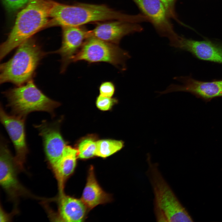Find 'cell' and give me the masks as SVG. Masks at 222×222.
Returning <instances> with one entry per match:
<instances>
[{
  "instance_id": "17",
  "label": "cell",
  "mask_w": 222,
  "mask_h": 222,
  "mask_svg": "<svg viewBox=\"0 0 222 222\" xmlns=\"http://www.w3.org/2000/svg\"><path fill=\"white\" fill-rule=\"evenodd\" d=\"M58 210L61 220L66 222H81L87 209L81 200L65 195H59Z\"/></svg>"
},
{
  "instance_id": "16",
  "label": "cell",
  "mask_w": 222,
  "mask_h": 222,
  "mask_svg": "<svg viewBox=\"0 0 222 222\" xmlns=\"http://www.w3.org/2000/svg\"><path fill=\"white\" fill-rule=\"evenodd\" d=\"M81 200L87 208L89 209L108 202L111 200L110 195L103 190L97 182L92 166H91L89 170Z\"/></svg>"
},
{
  "instance_id": "11",
  "label": "cell",
  "mask_w": 222,
  "mask_h": 222,
  "mask_svg": "<svg viewBox=\"0 0 222 222\" xmlns=\"http://www.w3.org/2000/svg\"><path fill=\"white\" fill-rule=\"evenodd\" d=\"M62 28L61 46L54 53L61 57V72L65 71L87 39L91 36V30L83 26L64 27Z\"/></svg>"
},
{
  "instance_id": "4",
  "label": "cell",
  "mask_w": 222,
  "mask_h": 222,
  "mask_svg": "<svg viewBox=\"0 0 222 222\" xmlns=\"http://www.w3.org/2000/svg\"><path fill=\"white\" fill-rule=\"evenodd\" d=\"M8 61L1 64V84L10 82L18 86L31 80L44 55L39 45L31 37L18 47Z\"/></svg>"
},
{
  "instance_id": "13",
  "label": "cell",
  "mask_w": 222,
  "mask_h": 222,
  "mask_svg": "<svg viewBox=\"0 0 222 222\" xmlns=\"http://www.w3.org/2000/svg\"><path fill=\"white\" fill-rule=\"evenodd\" d=\"M135 23L119 20L98 22L94 28L91 30V36L119 45L125 36L142 30V27Z\"/></svg>"
},
{
  "instance_id": "22",
  "label": "cell",
  "mask_w": 222,
  "mask_h": 222,
  "mask_svg": "<svg viewBox=\"0 0 222 222\" xmlns=\"http://www.w3.org/2000/svg\"><path fill=\"white\" fill-rule=\"evenodd\" d=\"M114 84L111 81L102 82L99 87L100 95L108 97H112L115 91Z\"/></svg>"
},
{
  "instance_id": "24",
  "label": "cell",
  "mask_w": 222,
  "mask_h": 222,
  "mask_svg": "<svg viewBox=\"0 0 222 222\" xmlns=\"http://www.w3.org/2000/svg\"><path fill=\"white\" fill-rule=\"evenodd\" d=\"M0 222H4L7 221L10 219L9 215H7L1 208L0 209Z\"/></svg>"
},
{
  "instance_id": "14",
  "label": "cell",
  "mask_w": 222,
  "mask_h": 222,
  "mask_svg": "<svg viewBox=\"0 0 222 222\" xmlns=\"http://www.w3.org/2000/svg\"><path fill=\"white\" fill-rule=\"evenodd\" d=\"M179 49L189 51L199 59L222 63V45L209 41L181 37Z\"/></svg>"
},
{
  "instance_id": "9",
  "label": "cell",
  "mask_w": 222,
  "mask_h": 222,
  "mask_svg": "<svg viewBox=\"0 0 222 222\" xmlns=\"http://www.w3.org/2000/svg\"><path fill=\"white\" fill-rule=\"evenodd\" d=\"M1 121L5 127L15 150V161L19 169H24L28 152L25 130V118L7 113L1 105L0 109Z\"/></svg>"
},
{
  "instance_id": "10",
  "label": "cell",
  "mask_w": 222,
  "mask_h": 222,
  "mask_svg": "<svg viewBox=\"0 0 222 222\" xmlns=\"http://www.w3.org/2000/svg\"><path fill=\"white\" fill-rule=\"evenodd\" d=\"M174 79L182 84H171L165 90L158 93L161 95L173 92H186L205 100L222 96V80L204 82L189 76H175Z\"/></svg>"
},
{
  "instance_id": "18",
  "label": "cell",
  "mask_w": 222,
  "mask_h": 222,
  "mask_svg": "<svg viewBox=\"0 0 222 222\" xmlns=\"http://www.w3.org/2000/svg\"><path fill=\"white\" fill-rule=\"evenodd\" d=\"M121 140L103 139L97 142L95 155L106 158L121 149L124 146Z\"/></svg>"
},
{
  "instance_id": "2",
  "label": "cell",
  "mask_w": 222,
  "mask_h": 222,
  "mask_svg": "<svg viewBox=\"0 0 222 222\" xmlns=\"http://www.w3.org/2000/svg\"><path fill=\"white\" fill-rule=\"evenodd\" d=\"M51 1L30 0L27 5L18 13L7 38L0 46L1 60L14 48L47 26L49 21Z\"/></svg>"
},
{
  "instance_id": "21",
  "label": "cell",
  "mask_w": 222,
  "mask_h": 222,
  "mask_svg": "<svg viewBox=\"0 0 222 222\" xmlns=\"http://www.w3.org/2000/svg\"><path fill=\"white\" fill-rule=\"evenodd\" d=\"M3 4L7 11L12 12L25 7L30 0H2Z\"/></svg>"
},
{
  "instance_id": "8",
  "label": "cell",
  "mask_w": 222,
  "mask_h": 222,
  "mask_svg": "<svg viewBox=\"0 0 222 222\" xmlns=\"http://www.w3.org/2000/svg\"><path fill=\"white\" fill-rule=\"evenodd\" d=\"M0 143V183L9 197L15 199L21 196H32L19 182L17 169H20L5 142Z\"/></svg>"
},
{
  "instance_id": "23",
  "label": "cell",
  "mask_w": 222,
  "mask_h": 222,
  "mask_svg": "<svg viewBox=\"0 0 222 222\" xmlns=\"http://www.w3.org/2000/svg\"><path fill=\"white\" fill-rule=\"evenodd\" d=\"M166 8L170 17L176 18L174 6L176 0H160Z\"/></svg>"
},
{
  "instance_id": "3",
  "label": "cell",
  "mask_w": 222,
  "mask_h": 222,
  "mask_svg": "<svg viewBox=\"0 0 222 222\" xmlns=\"http://www.w3.org/2000/svg\"><path fill=\"white\" fill-rule=\"evenodd\" d=\"M146 174L154 196V212L158 222H192L190 216L181 204L163 177L157 163H152L150 156L147 157Z\"/></svg>"
},
{
  "instance_id": "20",
  "label": "cell",
  "mask_w": 222,
  "mask_h": 222,
  "mask_svg": "<svg viewBox=\"0 0 222 222\" xmlns=\"http://www.w3.org/2000/svg\"><path fill=\"white\" fill-rule=\"evenodd\" d=\"M118 102L117 100L115 98L98 96L96 98V105L97 107L102 111H107Z\"/></svg>"
},
{
  "instance_id": "7",
  "label": "cell",
  "mask_w": 222,
  "mask_h": 222,
  "mask_svg": "<svg viewBox=\"0 0 222 222\" xmlns=\"http://www.w3.org/2000/svg\"><path fill=\"white\" fill-rule=\"evenodd\" d=\"M147 20L153 25L161 36L167 38L170 45L177 48L181 36L175 31L163 4L160 0H132Z\"/></svg>"
},
{
  "instance_id": "19",
  "label": "cell",
  "mask_w": 222,
  "mask_h": 222,
  "mask_svg": "<svg viewBox=\"0 0 222 222\" xmlns=\"http://www.w3.org/2000/svg\"><path fill=\"white\" fill-rule=\"evenodd\" d=\"M97 142L93 139L88 138L84 139L78 146V157L81 159H87L95 155Z\"/></svg>"
},
{
  "instance_id": "5",
  "label": "cell",
  "mask_w": 222,
  "mask_h": 222,
  "mask_svg": "<svg viewBox=\"0 0 222 222\" xmlns=\"http://www.w3.org/2000/svg\"><path fill=\"white\" fill-rule=\"evenodd\" d=\"M4 94L13 114L25 118L35 111L47 112L54 117L55 109L60 105L43 93L31 80L24 85L5 92Z\"/></svg>"
},
{
  "instance_id": "15",
  "label": "cell",
  "mask_w": 222,
  "mask_h": 222,
  "mask_svg": "<svg viewBox=\"0 0 222 222\" xmlns=\"http://www.w3.org/2000/svg\"><path fill=\"white\" fill-rule=\"evenodd\" d=\"M77 157L78 150L66 145L61 158L51 168L57 181L59 194L64 193L65 183L74 171Z\"/></svg>"
},
{
  "instance_id": "12",
  "label": "cell",
  "mask_w": 222,
  "mask_h": 222,
  "mask_svg": "<svg viewBox=\"0 0 222 222\" xmlns=\"http://www.w3.org/2000/svg\"><path fill=\"white\" fill-rule=\"evenodd\" d=\"M59 123V120L52 122L44 121L35 126L42 138L45 153L51 168L61 158L66 146L60 131Z\"/></svg>"
},
{
  "instance_id": "6",
  "label": "cell",
  "mask_w": 222,
  "mask_h": 222,
  "mask_svg": "<svg viewBox=\"0 0 222 222\" xmlns=\"http://www.w3.org/2000/svg\"><path fill=\"white\" fill-rule=\"evenodd\" d=\"M130 57L129 52L119 45L91 36L75 56L72 62L84 61L89 64L105 62L124 71L126 69V63Z\"/></svg>"
},
{
  "instance_id": "1",
  "label": "cell",
  "mask_w": 222,
  "mask_h": 222,
  "mask_svg": "<svg viewBox=\"0 0 222 222\" xmlns=\"http://www.w3.org/2000/svg\"><path fill=\"white\" fill-rule=\"evenodd\" d=\"M47 25L80 26L92 23L119 20L128 21L130 15L104 4L77 3L72 5L51 1Z\"/></svg>"
}]
</instances>
